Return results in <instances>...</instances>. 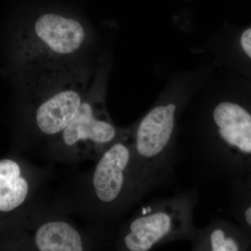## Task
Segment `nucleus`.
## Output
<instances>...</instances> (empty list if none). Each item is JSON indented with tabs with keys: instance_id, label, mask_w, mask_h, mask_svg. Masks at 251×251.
Listing matches in <instances>:
<instances>
[{
	"instance_id": "obj_6",
	"label": "nucleus",
	"mask_w": 251,
	"mask_h": 251,
	"mask_svg": "<svg viewBox=\"0 0 251 251\" xmlns=\"http://www.w3.org/2000/svg\"><path fill=\"white\" fill-rule=\"evenodd\" d=\"M85 27L76 19L48 12L30 23L20 24L12 35V53L18 62L39 55L64 57L75 53L85 43Z\"/></svg>"
},
{
	"instance_id": "obj_2",
	"label": "nucleus",
	"mask_w": 251,
	"mask_h": 251,
	"mask_svg": "<svg viewBox=\"0 0 251 251\" xmlns=\"http://www.w3.org/2000/svg\"><path fill=\"white\" fill-rule=\"evenodd\" d=\"M191 90L162 94L134 126L130 140L135 172L147 193L173 183L179 156V118L189 103Z\"/></svg>"
},
{
	"instance_id": "obj_8",
	"label": "nucleus",
	"mask_w": 251,
	"mask_h": 251,
	"mask_svg": "<svg viewBox=\"0 0 251 251\" xmlns=\"http://www.w3.org/2000/svg\"><path fill=\"white\" fill-rule=\"evenodd\" d=\"M191 251H246L251 249V239L237 224L226 219L211 221L202 228H196L188 240Z\"/></svg>"
},
{
	"instance_id": "obj_10",
	"label": "nucleus",
	"mask_w": 251,
	"mask_h": 251,
	"mask_svg": "<svg viewBox=\"0 0 251 251\" xmlns=\"http://www.w3.org/2000/svg\"><path fill=\"white\" fill-rule=\"evenodd\" d=\"M31 186L17 162L0 160V212L18 209L27 201Z\"/></svg>"
},
{
	"instance_id": "obj_3",
	"label": "nucleus",
	"mask_w": 251,
	"mask_h": 251,
	"mask_svg": "<svg viewBox=\"0 0 251 251\" xmlns=\"http://www.w3.org/2000/svg\"><path fill=\"white\" fill-rule=\"evenodd\" d=\"M198 202L196 187L153 200L122 224L115 237V249L149 251L169 243L189 240L197 228L193 216Z\"/></svg>"
},
{
	"instance_id": "obj_1",
	"label": "nucleus",
	"mask_w": 251,
	"mask_h": 251,
	"mask_svg": "<svg viewBox=\"0 0 251 251\" xmlns=\"http://www.w3.org/2000/svg\"><path fill=\"white\" fill-rule=\"evenodd\" d=\"M186 146L195 168L229 184L251 174V94L216 92L198 104Z\"/></svg>"
},
{
	"instance_id": "obj_4",
	"label": "nucleus",
	"mask_w": 251,
	"mask_h": 251,
	"mask_svg": "<svg viewBox=\"0 0 251 251\" xmlns=\"http://www.w3.org/2000/svg\"><path fill=\"white\" fill-rule=\"evenodd\" d=\"M88 196L99 217L115 222L147 194L135 172L128 134L97 160L88 181Z\"/></svg>"
},
{
	"instance_id": "obj_5",
	"label": "nucleus",
	"mask_w": 251,
	"mask_h": 251,
	"mask_svg": "<svg viewBox=\"0 0 251 251\" xmlns=\"http://www.w3.org/2000/svg\"><path fill=\"white\" fill-rule=\"evenodd\" d=\"M129 131L114 125L101 94L89 92L72 122L50 141V153L61 161L97 160Z\"/></svg>"
},
{
	"instance_id": "obj_9",
	"label": "nucleus",
	"mask_w": 251,
	"mask_h": 251,
	"mask_svg": "<svg viewBox=\"0 0 251 251\" xmlns=\"http://www.w3.org/2000/svg\"><path fill=\"white\" fill-rule=\"evenodd\" d=\"M36 250L82 251L88 249L87 239L74 225L63 220H48L38 225L32 235Z\"/></svg>"
},
{
	"instance_id": "obj_12",
	"label": "nucleus",
	"mask_w": 251,
	"mask_h": 251,
	"mask_svg": "<svg viewBox=\"0 0 251 251\" xmlns=\"http://www.w3.org/2000/svg\"><path fill=\"white\" fill-rule=\"evenodd\" d=\"M239 43L243 53L251 61V27L242 31Z\"/></svg>"
},
{
	"instance_id": "obj_7",
	"label": "nucleus",
	"mask_w": 251,
	"mask_h": 251,
	"mask_svg": "<svg viewBox=\"0 0 251 251\" xmlns=\"http://www.w3.org/2000/svg\"><path fill=\"white\" fill-rule=\"evenodd\" d=\"M88 93L82 81L72 78L40 90L34 108L39 135L50 141L53 139L72 122Z\"/></svg>"
},
{
	"instance_id": "obj_11",
	"label": "nucleus",
	"mask_w": 251,
	"mask_h": 251,
	"mask_svg": "<svg viewBox=\"0 0 251 251\" xmlns=\"http://www.w3.org/2000/svg\"><path fill=\"white\" fill-rule=\"evenodd\" d=\"M229 186V214L251 239V174Z\"/></svg>"
}]
</instances>
